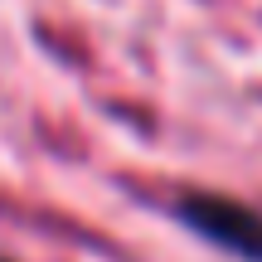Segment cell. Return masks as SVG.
Returning a JSON list of instances; mask_svg holds the SVG:
<instances>
[{
  "instance_id": "cell-1",
  "label": "cell",
  "mask_w": 262,
  "mask_h": 262,
  "mask_svg": "<svg viewBox=\"0 0 262 262\" xmlns=\"http://www.w3.org/2000/svg\"><path fill=\"white\" fill-rule=\"evenodd\" d=\"M180 214L209 243L228 248V253H238L248 262H262V214L257 209L238 204V199H219V194H189V199H180Z\"/></svg>"
},
{
  "instance_id": "cell-2",
  "label": "cell",
  "mask_w": 262,
  "mask_h": 262,
  "mask_svg": "<svg viewBox=\"0 0 262 262\" xmlns=\"http://www.w3.org/2000/svg\"><path fill=\"white\" fill-rule=\"evenodd\" d=\"M0 262H5V257H0Z\"/></svg>"
}]
</instances>
